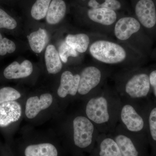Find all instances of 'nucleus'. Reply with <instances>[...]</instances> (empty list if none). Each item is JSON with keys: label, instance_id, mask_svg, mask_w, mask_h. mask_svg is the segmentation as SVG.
I'll list each match as a JSON object with an SVG mask.
<instances>
[{"label": "nucleus", "instance_id": "f257e3e1", "mask_svg": "<svg viewBox=\"0 0 156 156\" xmlns=\"http://www.w3.org/2000/svg\"><path fill=\"white\" fill-rule=\"evenodd\" d=\"M122 101L116 90H98L89 97L85 115L99 134H110L119 123Z\"/></svg>", "mask_w": 156, "mask_h": 156}, {"label": "nucleus", "instance_id": "f03ea898", "mask_svg": "<svg viewBox=\"0 0 156 156\" xmlns=\"http://www.w3.org/2000/svg\"><path fill=\"white\" fill-rule=\"evenodd\" d=\"M121 99L138 105H144L150 101L151 95L149 73L140 72L131 76L122 88L116 90Z\"/></svg>", "mask_w": 156, "mask_h": 156}, {"label": "nucleus", "instance_id": "7ed1b4c3", "mask_svg": "<svg viewBox=\"0 0 156 156\" xmlns=\"http://www.w3.org/2000/svg\"><path fill=\"white\" fill-rule=\"evenodd\" d=\"M122 101L119 123L130 133L147 136L146 104L140 106L127 101Z\"/></svg>", "mask_w": 156, "mask_h": 156}, {"label": "nucleus", "instance_id": "20e7f679", "mask_svg": "<svg viewBox=\"0 0 156 156\" xmlns=\"http://www.w3.org/2000/svg\"><path fill=\"white\" fill-rule=\"evenodd\" d=\"M72 128V144L76 149L91 154L99 134L93 123L85 115H79L73 119Z\"/></svg>", "mask_w": 156, "mask_h": 156}, {"label": "nucleus", "instance_id": "39448f33", "mask_svg": "<svg viewBox=\"0 0 156 156\" xmlns=\"http://www.w3.org/2000/svg\"><path fill=\"white\" fill-rule=\"evenodd\" d=\"M110 134L123 156H141V145L147 141V136L130 133L119 123Z\"/></svg>", "mask_w": 156, "mask_h": 156}, {"label": "nucleus", "instance_id": "423d86ee", "mask_svg": "<svg viewBox=\"0 0 156 156\" xmlns=\"http://www.w3.org/2000/svg\"><path fill=\"white\" fill-rule=\"evenodd\" d=\"M91 55L98 61L108 64H115L126 59V50L118 44L106 41H96L90 46Z\"/></svg>", "mask_w": 156, "mask_h": 156}, {"label": "nucleus", "instance_id": "0eeeda50", "mask_svg": "<svg viewBox=\"0 0 156 156\" xmlns=\"http://www.w3.org/2000/svg\"><path fill=\"white\" fill-rule=\"evenodd\" d=\"M78 93L82 96H85L96 92L102 80V73L101 70L94 66L85 68L81 72Z\"/></svg>", "mask_w": 156, "mask_h": 156}, {"label": "nucleus", "instance_id": "6e6552de", "mask_svg": "<svg viewBox=\"0 0 156 156\" xmlns=\"http://www.w3.org/2000/svg\"><path fill=\"white\" fill-rule=\"evenodd\" d=\"M135 12L144 27L147 30L156 27V8L153 0H139L135 6Z\"/></svg>", "mask_w": 156, "mask_h": 156}, {"label": "nucleus", "instance_id": "1a4fd4ad", "mask_svg": "<svg viewBox=\"0 0 156 156\" xmlns=\"http://www.w3.org/2000/svg\"><path fill=\"white\" fill-rule=\"evenodd\" d=\"M90 156H123L110 134H99Z\"/></svg>", "mask_w": 156, "mask_h": 156}, {"label": "nucleus", "instance_id": "9d476101", "mask_svg": "<svg viewBox=\"0 0 156 156\" xmlns=\"http://www.w3.org/2000/svg\"><path fill=\"white\" fill-rule=\"evenodd\" d=\"M53 101V96L49 93L29 98L26 103V115L29 119L35 118L42 110L50 107Z\"/></svg>", "mask_w": 156, "mask_h": 156}, {"label": "nucleus", "instance_id": "9b49d317", "mask_svg": "<svg viewBox=\"0 0 156 156\" xmlns=\"http://www.w3.org/2000/svg\"><path fill=\"white\" fill-rule=\"evenodd\" d=\"M22 115L21 105L15 101L0 104V127H6L17 122Z\"/></svg>", "mask_w": 156, "mask_h": 156}, {"label": "nucleus", "instance_id": "f8f14e48", "mask_svg": "<svg viewBox=\"0 0 156 156\" xmlns=\"http://www.w3.org/2000/svg\"><path fill=\"white\" fill-rule=\"evenodd\" d=\"M140 27L141 24L139 21L134 17H123L119 20L115 25V36L121 41H126L132 34L138 32Z\"/></svg>", "mask_w": 156, "mask_h": 156}, {"label": "nucleus", "instance_id": "ddd939ff", "mask_svg": "<svg viewBox=\"0 0 156 156\" xmlns=\"http://www.w3.org/2000/svg\"><path fill=\"white\" fill-rule=\"evenodd\" d=\"M80 75L73 74L69 71L62 73L60 79V84L57 90L59 97L65 98L68 95L75 96L77 94L80 82Z\"/></svg>", "mask_w": 156, "mask_h": 156}, {"label": "nucleus", "instance_id": "4468645a", "mask_svg": "<svg viewBox=\"0 0 156 156\" xmlns=\"http://www.w3.org/2000/svg\"><path fill=\"white\" fill-rule=\"evenodd\" d=\"M33 71V66L29 60H24L20 64L14 61L5 68L3 75L8 80L21 79L30 76Z\"/></svg>", "mask_w": 156, "mask_h": 156}, {"label": "nucleus", "instance_id": "2eb2a0df", "mask_svg": "<svg viewBox=\"0 0 156 156\" xmlns=\"http://www.w3.org/2000/svg\"><path fill=\"white\" fill-rule=\"evenodd\" d=\"M23 156H59V151L51 143L32 144L23 149Z\"/></svg>", "mask_w": 156, "mask_h": 156}, {"label": "nucleus", "instance_id": "dca6fc26", "mask_svg": "<svg viewBox=\"0 0 156 156\" xmlns=\"http://www.w3.org/2000/svg\"><path fill=\"white\" fill-rule=\"evenodd\" d=\"M87 15L92 21L106 26L114 23L117 17L115 11L103 8L89 9L87 11Z\"/></svg>", "mask_w": 156, "mask_h": 156}, {"label": "nucleus", "instance_id": "f3484780", "mask_svg": "<svg viewBox=\"0 0 156 156\" xmlns=\"http://www.w3.org/2000/svg\"><path fill=\"white\" fill-rule=\"evenodd\" d=\"M67 9L64 0H52L46 18L50 24H56L61 21L65 16Z\"/></svg>", "mask_w": 156, "mask_h": 156}, {"label": "nucleus", "instance_id": "a211bd4d", "mask_svg": "<svg viewBox=\"0 0 156 156\" xmlns=\"http://www.w3.org/2000/svg\"><path fill=\"white\" fill-rule=\"evenodd\" d=\"M58 51L53 45H48L45 53V60L48 73H57L61 70L62 65Z\"/></svg>", "mask_w": 156, "mask_h": 156}, {"label": "nucleus", "instance_id": "6ab92c4d", "mask_svg": "<svg viewBox=\"0 0 156 156\" xmlns=\"http://www.w3.org/2000/svg\"><path fill=\"white\" fill-rule=\"evenodd\" d=\"M31 49L34 53H40L44 48L48 42L47 31L42 28L33 32L27 37Z\"/></svg>", "mask_w": 156, "mask_h": 156}, {"label": "nucleus", "instance_id": "aec40b11", "mask_svg": "<svg viewBox=\"0 0 156 156\" xmlns=\"http://www.w3.org/2000/svg\"><path fill=\"white\" fill-rule=\"evenodd\" d=\"M65 41L77 52L83 53L88 49L90 39L89 36L85 34H69L66 38Z\"/></svg>", "mask_w": 156, "mask_h": 156}, {"label": "nucleus", "instance_id": "412c9836", "mask_svg": "<svg viewBox=\"0 0 156 156\" xmlns=\"http://www.w3.org/2000/svg\"><path fill=\"white\" fill-rule=\"evenodd\" d=\"M52 0H34L30 8L31 17L36 20H41L46 17Z\"/></svg>", "mask_w": 156, "mask_h": 156}, {"label": "nucleus", "instance_id": "4be33fe9", "mask_svg": "<svg viewBox=\"0 0 156 156\" xmlns=\"http://www.w3.org/2000/svg\"><path fill=\"white\" fill-rule=\"evenodd\" d=\"M17 26L16 20L7 10L0 5V30H14Z\"/></svg>", "mask_w": 156, "mask_h": 156}, {"label": "nucleus", "instance_id": "5701e85b", "mask_svg": "<svg viewBox=\"0 0 156 156\" xmlns=\"http://www.w3.org/2000/svg\"><path fill=\"white\" fill-rule=\"evenodd\" d=\"M88 5L90 9L107 8L115 11L121 8V3L118 0H89Z\"/></svg>", "mask_w": 156, "mask_h": 156}, {"label": "nucleus", "instance_id": "b1692460", "mask_svg": "<svg viewBox=\"0 0 156 156\" xmlns=\"http://www.w3.org/2000/svg\"><path fill=\"white\" fill-rule=\"evenodd\" d=\"M20 97V93L12 87H5L0 89V104L17 100Z\"/></svg>", "mask_w": 156, "mask_h": 156}, {"label": "nucleus", "instance_id": "393cba45", "mask_svg": "<svg viewBox=\"0 0 156 156\" xmlns=\"http://www.w3.org/2000/svg\"><path fill=\"white\" fill-rule=\"evenodd\" d=\"M16 50V45L12 40L3 36L0 32V56L14 53Z\"/></svg>", "mask_w": 156, "mask_h": 156}, {"label": "nucleus", "instance_id": "a878e982", "mask_svg": "<svg viewBox=\"0 0 156 156\" xmlns=\"http://www.w3.org/2000/svg\"><path fill=\"white\" fill-rule=\"evenodd\" d=\"M58 54L61 60L64 63L67 62L70 56L76 57L78 56L77 51L68 44L66 41L63 42L59 47Z\"/></svg>", "mask_w": 156, "mask_h": 156}, {"label": "nucleus", "instance_id": "bb28decb", "mask_svg": "<svg viewBox=\"0 0 156 156\" xmlns=\"http://www.w3.org/2000/svg\"><path fill=\"white\" fill-rule=\"evenodd\" d=\"M149 77L151 89V95L154 98L153 101L156 102V69L149 73Z\"/></svg>", "mask_w": 156, "mask_h": 156}, {"label": "nucleus", "instance_id": "cd10ccee", "mask_svg": "<svg viewBox=\"0 0 156 156\" xmlns=\"http://www.w3.org/2000/svg\"><path fill=\"white\" fill-rule=\"evenodd\" d=\"M15 0H0V3H6V4H11L14 2Z\"/></svg>", "mask_w": 156, "mask_h": 156}]
</instances>
